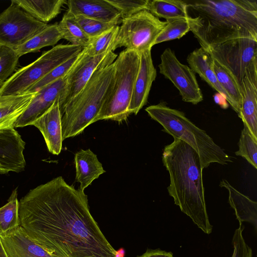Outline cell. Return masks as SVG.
<instances>
[{
    "mask_svg": "<svg viewBox=\"0 0 257 257\" xmlns=\"http://www.w3.org/2000/svg\"><path fill=\"white\" fill-rule=\"evenodd\" d=\"M20 226L53 257H119L91 215L87 196L61 176L19 201Z\"/></svg>",
    "mask_w": 257,
    "mask_h": 257,
    "instance_id": "6da1fadb",
    "label": "cell"
},
{
    "mask_svg": "<svg viewBox=\"0 0 257 257\" xmlns=\"http://www.w3.org/2000/svg\"><path fill=\"white\" fill-rule=\"evenodd\" d=\"M190 31L208 52L238 38L257 41L256 0L187 1Z\"/></svg>",
    "mask_w": 257,
    "mask_h": 257,
    "instance_id": "7a4b0ae2",
    "label": "cell"
},
{
    "mask_svg": "<svg viewBox=\"0 0 257 257\" xmlns=\"http://www.w3.org/2000/svg\"><path fill=\"white\" fill-rule=\"evenodd\" d=\"M162 162L169 174L167 189L174 203L204 233H211L198 154L184 142L174 139L164 147Z\"/></svg>",
    "mask_w": 257,
    "mask_h": 257,
    "instance_id": "3957f363",
    "label": "cell"
},
{
    "mask_svg": "<svg viewBox=\"0 0 257 257\" xmlns=\"http://www.w3.org/2000/svg\"><path fill=\"white\" fill-rule=\"evenodd\" d=\"M114 73V63L97 70L80 93L66 105L62 113L63 140L79 135L94 123L112 89Z\"/></svg>",
    "mask_w": 257,
    "mask_h": 257,
    "instance_id": "277c9868",
    "label": "cell"
},
{
    "mask_svg": "<svg viewBox=\"0 0 257 257\" xmlns=\"http://www.w3.org/2000/svg\"><path fill=\"white\" fill-rule=\"evenodd\" d=\"M145 110L163 126L164 132L174 139L184 142L198 154L203 170L212 163L226 165L233 162L231 157L205 131L188 118L183 112L170 107L164 101L147 107Z\"/></svg>",
    "mask_w": 257,
    "mask_h": 257,
    "instance_id": "5b68a950",
    "label": "cell"
},
{
    "mask_svg": "<svg viewBox=\"0 0 257 257\" xmlns=\"http://www.w3.org/2000/svg\"><path fill=\"white\" fill-rule=\"evenodd\" d=\"M140 53L124 49L114 61V73L111 91L94 120H126L140 66Z\"/></svg>",
    "mask_w": 257,
    "mask_h": 257,
    "instance_id": "8992f818",
    "label": "cell"
},
{
    "mask_svg": "<svg viewBox=\"0 0 257 257\" xmlns=\"http://www.w3.org/2000/svg\"><path fill=\"white\" fill-rule=\"evenodd\" d=\"M83 47L59 44L45 51L32 63L18 70L0 87V96L25 93L56 67L79 54Z\"/></svg>",
    "mask_w": 257,
    "mask_h": 257,
    "instance_id": "52a82bcc",
    "label": "cell"
},
{
    "mask_svg": "<svg viewBox=\"0 0 257 257\" xmlns=\"http://www.w3.org/2000/svg\"><path fill=\"white\" fill-rule=\"evenodd\" d=\"M167 25L147 10L122 19L114 43V51L119 47L138 53L151 49Z\"/></svg>",
    "mask_w": 257,
    "mask_h": 257,
    "instance_id": "ba28073f",
    "label": "cell"
},
{
    "mask_svg": "<svg viewBox=\"0 0 257 257\" xmlns=\"http://www.w3.org/2000/svg\"><path fill=\"white\" fill-rule=\"evenodd\" d=\"M208 52L233 76L239 87L246 70L257 65V41L251 39L231 40Z\"/></svg>",
    "mask_w": 257,
    "mask_h": 257,
    "instance_id": "9c48e42d",
    "label": "cell"
},
{
    "mask_svg": "<svg viewBox=\"0 0 257 257\" xmlns=\"http://www.w3.org/2000/svg\"><path fill=\"white\" fill-rule=\"evenodd\" d=\"M48 25L12 3L0 14V44L15 49Z\"/></svg>",
    "mask_w": 257,
    "mask_h": 257,
    "instance_id": "30bf717a",
    "label": "cell"
},
{
    "mask_svg": "<svg viewBox=\"0 0 257 257\" xmlns=\"http://www.w3.org/2000/svg\"><path fill=\"white\" fill-rule=\"evenodd\" d=\"M117 57L112 51L89 56L85 54L83 48L78 60L67 75L65 86L59 99L61 114L66 105L80 93L94 73L113 63Z\"/></svg>",
    "mask_w": 257,
    "mask_h": 257,
    "instance_id": "8fae6325",
    "label": "cell"
},
{
    "mask_svg": "<svg viewBox=\"0 0 257 257\" xmlns=\"http://www.w3.org/2000/svg\"><path fill=\"white\" fill-rule=\"evenodd\" d=\"M159 72L178 89L182 100L197 104L203 99L195 73L188 66L181 63L175 52L166 48L160 57Z\"/></svg>",
    "mask_w": 257,
    "mask_h": 257,
    "instance_id": "7c38bea8",
    "label": "cell"
},
{
    "mask_svg": "<svg viewBox=\"0 0 257 257\" xmlns=\"http://www.w3.org/2000/svg\"><path fill=\"white\" fill-rule=\"evenodd\" d=\"M25 142L14 128L0 130V174L25 170Z\"/></svg>",
    "mask_w": 257,
    "mask_h": 257,
    "instance_id": "4fadbf2b",
    "label": "cell"
},
{
    "mask_svg": "<svg viewBox=\"0 0 257 257\" xmlns=\"http://www.w3.org/2000/svg\"><path fill=\"white\" fill-rule=\"evenodd\" d=\"M67 74L36 91L34 97L26 109L15 123L14 127H23L32 125L36 119L51 106L56 100L59 99L66 83Z\"/></svg>",
    "mask_w": 257,
    "mask_h": 257,
    "instance_id": "5bb4252c",
    "label": "cell"
},
{
    "mask_svg": "<svg viewBox=\"0 0 257 257\" xmlns=\"http://www.w3.org/2000/svg\"><path fill=\"white\" fill-rule=\"evenodd\" d=\"M240 89L242 101L238 116L257 141V65L246 70Z\"/></svg>",
    "mask_w": 257,
    "mask_h": 257,
    "instance_id": "9a60e30c",
    "label": "cell"
},
{
    "mask_svg": "<svg viewBox=\"0 0 257 257\" xmlns=\"http://www.w3.org/2000/svg\"><path fill=\"white\" fill-rule=\"evenodd\" d=\"M140 53V66L129 106L131 114H137L146 104L151 88L157 76L151 56V49Z\"/></svg>",
    "mask_w": 257,
    "mask_h": 257,
    "instance_id": "2e32d148",
    "label": "cell"
},
{
    "mask_svg": "<svg viewBox=\"0 0 257 257\" xmlns=\"http://www.w3.org/2000/svg\"><path fill=\"white\" fill-rule=\"evenodd\" d=\"M62 116L58 98L32 124L42 133L49 152L55 155L62 148Z\"/></svg>",
    "mask_w": 257,
    "mask_h": 257,
    "instance_id": "e0dca14e",
    "label": "cell"
},
{
    "mask_svg": "<svg viewBox=\"0 0 257 257\" xmlns=\"http://www.w3.org/2000/svg\"><path fill=\"white\" fill-rule=\"evenodd\" d=\"M0 240L7 257H53L31 239L21 226L0 234Z\"/></svg>",
    "mask_w": 257,
    "mask_h": 257,
    "instance_id": "ac0fdd59",
    "label": "cell"
},
{
    "mask_svg": "<svg viewBox=\"0 0 257 257\" xmlns=\"http://www.w3.org/2000/svg\"><path fill=\"white\" fill-rule=\"evenodd\" d=\"M68 12L74 16H81L106 23L121 24L119 11L107 0L67 1Z\"/></svg>",
    "mask_w": 257,
    "mask_h": 257,
    "instance_id": "d6986e66",
    "label": "cell"
},
{
    "mask_svg": "<svg viewBox=\"0 0 257 257\" xmlns=\"http://www.w3.org/2000/svg\"><path fill=\"white\" fill-rule=\"evenodd\" d=\"M190 68L218 93L223 95L231 106L229 97L219 83L213 69V59L210 54L200 47L190 53L187 58Z\"/></svg>",
    "mask_w": 257,
    "mask_h": 257,
    "instance_id": "ffe728a7",
    "label": "cell"
},
{
    "mask_svg": "<svg viewBox=\"0 0 257 257\" xmlns=\"http://www.w3.org/2000/svg\"><path fill=\"white\" fill-rule=\"evenodd\" d=\"M76 181L80 183L79 189L84 191L100 175L105 172L96 155L90 149L81 150L74 156Z\"/></svg>",
    "mask_w": 257,
    "mask_h": 257,
    "instance_id": "44dd1931",
    "label": "cell"
},
{
    "mask_svg": "<svg viewBox=\"0 0 257 257\" xmlns=\"http://www.w3.org/2000/svg\"><path fill=\"white\" fill-rule=\"evenodd\" d=\"M220 186L225 188L229 193L228 201L234 209L236 219L242 225V222H247L257 229V203L234 188L225 179H222Z\"/></svg>",
    "mask_w": 257,
    "mask_h": 257,
    "instance_id": "7402d4cb",
    "label": "cell"
},
{
    "mask_svg": "<svg viewBox=\"0 0 257 257\" xmlns=\"http://www.w3.org/2000/svg\"><path fill=\"white\" fill-rule=\"evenodd\" d=\"M35 19L45 24L60 13L66 0H12Z\"/></svg>",
    "mask_w": 257,
    "mask_h": 257,
    "instance_id": "603a6c76",
    "label": "cell"
},
{
    "mask_svg": "<svg viewBox=\"0 0 257 257\" xmlns=\"http://www.w3.org/2000/svg\"><path fill=\"white\" fill-rule=\"evenodd\" d=\"M36 92L12 95L0 106V130L14 128L18 118L26 109Z\"/></svg>",
    "mask_w": 257,
    "mask_h": 257,
    "instance_id": "cb8c5ba5",
    "label": "cell"
},
{
    "mask_svg": "<svg viewBox=\"0 0 257 257\" xmlns=\"http://www.w3.org/2000/svg\"><path fill=\"white\" fill-rule=\"evenodd\" d=\"M63 39L58 24L48 25L24 44L15 50L20 57L27 53L35 52L43 47L53 46Z\"/></svg>",
    "mask_w": 257,
    "mask_h": 257,
    "instance_id": "d4e9b609",
    "label": "cell"
},
{
    "mask_svg": "<svg viewBox=\"0 0 257 257\" xmlns=\"http://www.w3.org/2000/svg\"><path fill=\"white\" fill-rule=\"evenodd\" d=\"M147 11L156 17L166 21L189 18L186 1L149 0Z\"/></svg>",
    "mask_w": 257,
    "mask_h": 257,
    "instance_id": "484cf974",
    "label": "cell"
},
{
    "mask_svg": "<svg viewBox=\"0 0 257 257\" xmlns=\"http://www.w3.org/2000/svg\"><path fill=\"white\" fill-rule=\"evenodd\" d=\"M213 69L219 83L231 99L232 108L238 115L242 101L239 85L233 76L214 59Z\"/></svg>",
    "mask_w": 257,
    "mask_h": 257,
    "instance_id": "4316f807",
    "label": "cell"
},
{
    "mask_svg": "<svg viewBox=\"0 0 257 257\" xmlns=\"http://www.w3.org/2000/svg\"><path fill=\"white\" fill-rule=\"evenodd\" d=\"M58 26L63 39L70 42L71 45L84 48L89 44L90 38L69 12L64 14Z\"/></svg>",
    "mask_w": 257,
    "mask_h": 257,
    "instance_id": "83f0119b",
    "label": "cell"
},
{
    "mask_svg": "<svg viewBox=\"0 0 257 257\" xmlns=\"http://www.w3.org/2000/svg\"><path fill=\"white\" fill-rule=\"evenodd\" d=\"M17 189L12 192L8 202L0 208V234H7L20 226Z\"/></svg>",
    "mask_w": 257,
    "mask_h": 257,
    "instance_id": "f1b7e54d",
    "label": "cell"
},
{
    "mask_svg": "<svg viewBox=\"0 0 257 257\" xmlns=\"http://www.w3.org/2000/svg\"><path fill=\"white\" fill-rule=\"evenodd\" d=\"M119 26H115L101 35L90 39L88 46L83 48L84 53L89 56H96L109 51H114V43Z\"/></svg>",
    "mask_w": 257,
    "mask_h": 257,
    "instance_id": "f546056e",
    "label": "cell"
},
{
    "mask_svg": "<svg viewBox=\"0 0 257 257\" xmlns=\"http://www.w3.org/2000/svg\"><path fill=\"white\" fill-rule=\"evenodd\" d=\"M80 52L53 69L41 79L30 87L25 93L35 92L66 76L78 60Z\"/></svg>",
    "mask_w": 257,
    "mask_h": 257,
    "instance_id": "4dcf8cb0",
    "label": "cell"
},
{
    "mask_svg": "<svg viewBox=\"0 0 257 257\" xmlns=\"http://www.w3.org/2000/svg\"><path fill=\"white\" fill-rule=\"evenodd\" d=\"M167 25L156 39L154 45L160 43L179 39L190 31L188 19L167 20Z\"/></svg>",
    "mask_w": 257,
    "mask_h": 257,
    "instance_id": "1f68e13d",
    "label": "cell"
},
{
    "mask_svg": "<svg viewBox=\"0 0 257 257\" xmlns=\"http://www.w3.org/2000/svg\"><path fill=\"white\" fill-rule=\"evenodd\" d=\"M238 150L235 155L241 156L255 169L257 168V141L251 136L247 127L244 126L238 142Z\"/></svg>",
    "mask_w": 257,
    "mask_h": 257,
    "instance_id": "d6a6232c",
    "label": "cell"
},
{
    "mask_svg": "<svg viewBox=\"0 0 257 257\" xmlns=\"http://www.w3.org/2000/svg\"><path fill=\"white\" fill-rule=\"evenodd\" d=\"M19 58L15 49L0 44V87L13 74Z\"/></svg>",
    "mask_w": 257,
    "mask_h": 257,
    "instance_id": "836d02e7",
    "label": "cell"
},
{
    "mask_svg": "<svg viewBox=\"0 0 257 257\" xmlns=\"http://www.w3.org/2000/svg\"><path fill=\"white\" fill-rule=\"evenodd\" d=\"M85 34L90 39L97 37L117 26L115 23H106L81 16H74Z\"/></svg>",
    "mask_w": 257,
    "mask_h": 257,
    "instance_id": "e575fe53",
    "label": "cell"
},
{
    "mask_svg": "<svg viewBox=\"0 0 257 257\" xmlns=\"http://www.w3.org/2000/svg\"><path fill=\"white\" fill-rule=\"evenodd\" d=\"M120 13L122 19L147 10L149 0H107Z\"/></svg>",
    "mask_w": 257,
    "mask_h": 257,
    "instance_id": "d590c367",
    "label": "cell"
},
{
    "mask_svg": "<svg viewBox=\"0 0 257 257\" xmlns=\"http://www.w3.org/2000/svg\"><path fill=\"white\" fill-rule=\"evenodd\" d=\"M243 227L239 225L234 231L232 238L233 248L231 257H252V250L246 243L243 235Z\"/></svg>",
    "mask_w": 257,
    "mask_h": 257,
    "instance_id": "8d00e7d4",
    "label": "cell"
},
{
    "mask_svg": "<svg viewBox=\"0 0 257 257\" xmlns=\"http://www.w3.org/2000/svg\"><path fill=\"white\" fill-rule=\"evenodd\" d=\"M137 257H173V255L170 251H166L160 248H148L144 253Z\"/></svg>",
    "mask_w": 257,
    "mask_h": 257,
    "instance_id": "74e56055",
    "label": "cell"
},
{
    "mask_svg": "<svg viewBox=\"0 0 257 257\" xmlns=\"http://www.w3.org/2000/svg\"><path fill=\"white\" fill-rule=\"evenodd\" d=\"M213 98L215 102L219 105L222 108L226 109L228 107L229 104L223 95L217 92L215 94Z\"/></svg>",
    "mask_w": 257,
    "mask_h": 257,
    "instance_id": "f35d334b",
    "label": "cell"
},
{
    "mask_svg": "<svg viewBox=\"0 0 257 257\" xmlns=\"http://www.w3.org/2000/svg\"><path fill=\"white\" fill-rule=\"evenodd\" d=\"M12 97V95L0 96V106L7 102Z\"/></svg>",
    "mask_w": 257,
    "mask_h": 257,
    "instance_id": "ab89813d",
    "label": "cell"
},
{
    "mask_svg": "<svg viewBox=\"0 0 257 257\" xmlns=\"http://www.w3.org/2000/svg\"><path fill=\"white\" fill-rule=\"evenodd\" d=\"M0 257H7L0 240Z\"/></svg>",
    "mask_w": 257,
    "mask_h": 257,
    "instance_id": "60d3db41",
    "label": "cell"
}]
</instances>
